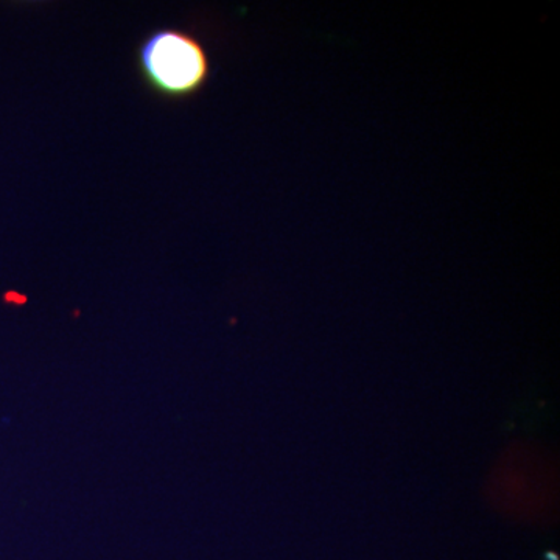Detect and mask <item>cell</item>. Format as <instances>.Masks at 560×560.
<instances>
[{
  "instance_id": "6da1fadb",
  "label": "cell",
  "mask_w": 560,
  "mask_h": 560,
  "mask_svg": "<svg viewBox=\"0 0 560 560\" xmlns=\"http://www.w3.org/2000/svg\"><path fill=\"white\" fill-rule=\"evenodd\" d=\"M135 61L143 84L171 102L200 94L212 72L205 44L194 33L175 27L156 28L143 36Z\"/></svg>"
}]
</instances>
